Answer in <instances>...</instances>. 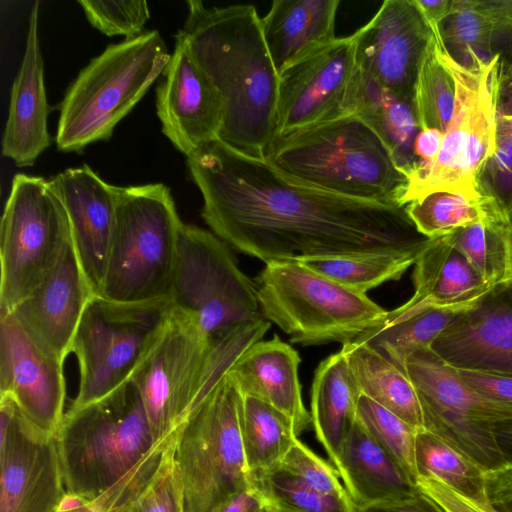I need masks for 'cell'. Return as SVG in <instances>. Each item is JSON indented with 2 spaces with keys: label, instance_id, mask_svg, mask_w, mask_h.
I'll return each instance as SVG.
<instances>
[{
  "label": "cell",
  "instance_id": "ee69618b",
  "mask_svg": "<svg viewBox=\"0 0 512 512\" xmlns=\"http://www.w3.org/2000/svg\"><path fill=\"white\" fill-rule=\"evenodd\" d=\"M280 464L323 493L349 497L337 469L298 438Z\"/></svg>",
  "mask_w": 512,
  "mask_h": 512
},
{
  "label": "cell",
  "instance_id": "681fc988",
  "mask_svg": "<svg viewBox=\"0 0 512 512\" xmlns=\"http://www.w3.org/2000/svg\"><path fill=\"white\" fill-rule=\"evenodd\" d=\"M269 504L253 482L211 512H268Z\"/></svg>",
  "mask_w": 512,
  "mask_h": 512
},
{
  "label": "cell",
  "instance_id": "44dd1931",
  "mask_svg": "<svg viewBox=\"0 0 512 512\" xmlns=\"http://www.w3.org/2000/svg\"><path fill=\"white\" fill-rule=\"evenodd\" d=\"M94 295L72 240L44 281L7 312L14 315L42 348L64 362Z\"/></svg>",
  "mask_w": 512,
  "mask_h": 512
},
{
  "label": "cell",
  "instance_id": "d590c367",
  "mask_svg": "<svg viewBox=\"0 0 512 512\" xmlns=\"http://www.w3.org/2000/svg\"><path fill=\"white\" fill-rule=\"evenodd\" d=\"M449 55L469 67L475 57L489 61L493 56V18L488 0H454L453 10L439 26Z\"/></svg>",
  "mask_w": 512,
  "mask_h": 512
},
{
  "label": "cell",
  "instance_id": "d6986e66",
  "mask_svg": "<svg viewBox=\"0 0 512 512\" xmlns=\"http://www.w3.org/2000/svg\"><path fill=\"white\" fill-rule=\"evenodd\" d=\"M174 50L156 89L163 134L186 158L219 140L225 108L222 97L178 31Z\"/></svg>",
  "mask_w": 512,
  "mask_h": 512
},
{
  "label": "cell",
  "instance_id": "6da1fadb",
  "mask_svg": "<svg viewBox=\"0 0 512 512\" xmlns=\"http://www.w3.org/2000/svg\"><path fill=\"white\" fill-rule=\"evenodd\" d=\"M201 216L228 246L265 264L382 253H422L405 206L333 194L294 181L220 140L186 158Z\"/></svg>",
  "mask_w": 512,
  "mask_h": 512
},
{
  "label": "cell",
  "instance_id": "e575fe53",
  "mask_svg": "<svg viewBox=\"0 0 512 512\" xmlns=\"http://www.w3.org/2000/svg\"><path fill=\"white\" fill-rule=\"evenodd\" d=\"M421 253H382L299 261L329 279L362 294L399 280Z\"/></svg>",
  "mask_w": 512,
  "mask_h": 512
},
{
  "label": "cell",
  "instance_id": "30bf717a",
  "mask_svg": "<svg viewBox=\"0 0 512 512\" xmlns=\"http://www.w3.org/2000/svg\"><path fill=\"white\" fill-rule=\"evenodd\" d=\"M243 394L228 372L178 428L173 461L184 512H211L252 482L242 441Z\"/></svg>",
  "mask_w": 512,
  "mask_h": 512
},
{
  "label": "cell",
  "instance_id": "7402d4cb",
  "mask_svg": "<svg viewBox=\"0 0 512 512\" xmlns=\"http://www.w3.org/2000/svg\"><path fill=\"white\" fill-rule=\"evenodd\" d=\"M49 182L65 208L79 262L97 294L115 229L120 187L104 181L86 164L68 168Z\"/></svg>",
  "mask_w": 512,
  "mask_h": 512
},
{
  "label": "cell",
  "instance_id": "db71d44e",
  "mask_svg": "<svg viewBox=\"0 0 512 512\" xmlns=\"http://www.w3.org/2000/svg\"><path fill=\"white\" fill-rule=\"evenodd\" d=\"M493 433L506 466L512 467V419L497 423Z\"/></svg>",
  "mask_w": 512,
  "mask_h": 512
},
{
  "label": "cell",
  "instance_id": "c3c4849f",
  "mask_svg": "<svg viewBox=\"0 0 512 512\" xmlns=\"http://www.w3.org/2000/svg\"><path fill=\"white\" fill-rule=\"evenodd\" d=\"M486 493L489 504L497 512H512V467L487 471Z\"/></svg>",
  "mask_w": 512,
  "mask_h": 512
},
{
  "label": "cell",
  "instance_id": "ac0fdd59",
  "mask_svg": "<svg viewBox=\"0 0 512 512\" xmlns=\"http://www.w3.org/2000/svg\"><path fill=\"white\" fill-rule=\"evenodd\" d=\"M360 70L385 89L413 102L432 29L414 0H385L353 34Z\"/></svg>",
  "mask_w": 512,
  "mask_h": 512
},
{
  "label": "cell",
  "instance_id": "8d00e7d4",
  "mask_svg": "<svg viewBox=\"0 0 512 512\" xmlns=\"http://www.w3.org/2000/svg\"><path fill=\"white\" fill-rule=\"evenodd\" d=\"M479 192L512 217V71L500 67L496 111V148L478 181Z\"/></svg>",
  "mask_w": 512,
  "mask_h": 512
},
{
  "label": "cell",
  "instance_id": "7dc6e473",
  "mask_svg": "<svg viewBox=\"0 0 512 512\" xmlns=\"http://www.w3.org/2000/svg\"><path fill=\"white\" fill-rule=\"evenodd\" d=\"M458 372L479 392L512 405V377L470 370H458Z\"/></svg>",
  "mask_w": 512,
  "mask_h": 512
},
{
  "label": "cell",
  "instance_id": "d6a6232c",
  "mask_svg": "<svg viewBox=\"0 0 512 512\" xmlns=\"http://www.w3.org/2000/svg\"><path fill=\"white\" fill-rule=\"evenodd\" d=\"M241 429L251 477L279 465L298 438L287 416L259 399L244 395Z\"/></svg>",
  "mask_w": 512,
  "mask_h": 512
},
{
  "label": "cell",
  "instance_id": "603a6c76",
  "mask_svg": "<svg viewBox=\"0 0 512 512\" xmlns=\"http://www.w3.org/2000/svg\"><path fill=\"white\" fill-rule=\"evenodd\" d=\"M39 5L35 2L29 14L25 51L12 84L2 138L3 156L12 159L19 167L32 166L51 144L50 111L38 34Z\"/></svg>",
  "mask_w": 512,
  "mask_h": 512
},
{
  "label": "cell",
  "instance_id": "11a10c76",
  "mask_svg": "<svg viewBox=\"0 0 512 512\" xmlns=\"http://www.w3.org/2000/svg\"><path fill=\"white\" fill-rule=\"evenodd\" d=\"M89 503L85 498L76 494L68 493L62 498L57 511L58 512H69L78 509Z\"/></svg>",
  "mask_w": 512,
  "mask_h": 512
},
{
  "label": "cell",
  "instance_id": "ffe728a7",
  "mask_svg": "<svg viewBox=\"0 0 512 512\" xmlns=\"http://www.w3.org/2000/svg\"><path fill=\"white\" fill-rule=\"evenodd\" d=\"M431 350L455 369L512 377V282L458 316Z\"/></svg>",
  "mask_w": 512,
  "mask_h": 512
},
{
  "label": "cell",
  "instance_id": "52a82bcc",
  "mask_svg": "<svg viewBox=\"0 0 512 512\" xmlns=\"http://www.w3.org/2000/svg\"><path fill=\"white\" fill-rule=\"evenodd\" d=\"M440 55L454 82V109L437 158L405 174L404 206L437 191L484 196L478 189L479 177L496 148L499 55L489 61L475 57L471 66L464 67L449 55L442 38Z\"/></svg>",
  "mask_w": 512,
  "mask_h": 512
},
{
  "label": "cell",
  "instance_id": "484cf974",
  "mask_svg": "<svg viewBox=\"0 0 512 512\" xmlns=\"http://www.w3.org/2000/svg\"><path fill=\"white\" fill-rule=\"evenodd\" d=\"M339 0H275L261 18L264 40L279 75L330 44Z\"/></svg>",
  "mask_w": 512,
  "mask_h": 512
},
{
  "label": "cell",
  "instance_id": "f35d334b",
  "mask_svg": "<svg viewBox=\"0 0 512 512\" xmlns=\"http://www.w3.org/2000/svg\"><path fill=\"white\" fill-rule=\"evenodd\" d=\"M251 479L269 506L280 512H355L349 497L323 493L281 464Z\"/></svg>",
  "mask_w": 512,
  "mask_h": 512
},
{
  "label": "cell",
  "instance_id": "680465c9",
  "mask_svg": "<svg viewBox=\"0 0 512 512\" xmlns=\"http://www.w3.org/2000/svg\"><path fill=\"white\" fill-rule=\"evenodd\" d=\"M268 512H280V511L269 506Z\"/></svg>",
  "mask_w": 512,
  "mask_h": 512
},
{
  "label": "cell",
  "instance_id": "74e56055",
  "mask_svg": "<svg viewBox=\"0 0 512 512\" xmlns=\"http://www.w3.org/2000/svg\"><path fill=\"white\" fill-rule=\"evenodd\" d=\"M430 27L432 37L419 68L413 104L420 129L445 132L454 109L455 87L440 55L439 26Z\"/></svg>",
  "mask_w": 512,
  "mask_h": 512
},
{
  "label": "cell",
  "instance_id": "d4e9b609",
  "mask_svg": "<svg viewBox=\"0 0 512 512\" xmlns=\"http://www.w3.org/2000/svg\"><path fill=\"white\" fill-rule=\"evenodd\" d=\"M298 352L278 335L247 348L229 369L244 396L259 399L287 416L297 436L312 426L298 378Z\"/></svg>",
  "mask_w": 512,
  "mask_h": 512
},
{
  "label": "cell",
  "instance_id": "2e32d148",
  "mask_svg": "<svg viewBox=\"0 0 512 512\" xmlns=\"http://www.w3.org/2000/svg\"><path fill=\"white\" fill-rule=\"evenodd\" d=\"M0 512H56L66 494L56 437L0 397Z\"/></svg>",
  "mask_w": 512,
  "mask_h": 512
},
{
  "label": "cell",
  "instance_id": "9f6ffc18",
  "mask_svg": "<svg viewBox=\"0 0 512 512\" xmlns=\"http://www.w3.org/2000/svg\"><path fill=\"white\" fill-rule=\"evenodd\" d=\"M506 282H512V217L505 231Z\"/></svg>",
  "mask_w": 512,
  "mask_h": 512
},
{
  "label": "cell",
  "instance_id": "f6af8a7d",
  "mask_svg": "<svg viewBox=\"0 0 512 512\" xmlns=\"http://www.w3.org/2000/svg\"><path fill=\"white\" fill-rule=\"evenodd\" d=\"M494 30L493 54H498L500 66L512 71V0H488Z\"/></svg>",
  "mask_w": 512,
  "mask_h": 512
},
{
  "label": "cell",
  "instance_id": "60d3db41",
  "mask_svg": "<svg viewBox=\"0 0 512 512\" xmlns=\"http://www.w3.org/2000/svg\"><path fill=\"white\" fill-rule=\"evenodd\" d=\"M357 419L416 485L418 475L415 464V434L417 430L362 394L358 401Z\"/></svg>",
  "mask_w": 512,
  "mask_h": 512
},
{
  "label": "cell",
  "instance_id": "5b68a950",
  "mask_svg": "<svg viewBox=\"0 0 512 512\" xmlns=\"http://www.w3.org/2000/svg\"><path fill=\"white\" fill-rule=\"evenodd\" d=\"M238 332L215 345L187 316L173 310L131 377L156 443L173 434L200 400L253 343Z\"/></svg>",
  "mask_w": 512,
  "mask_h": 512
},
{
  "label": "cell",
  "instance_id": "91938a15",
  "mask_svg": "<svg viewBox=\"0 0 512 512\" xmlns=\"http://www.w3.org/2000/svg\"><path fill=\"white\" fill-rule=\"evenodd\" d=\"M56 512H58V511H56Z\"/></svg>",
  "mask_w": 512,
  "mask_h": 512
},
{
  "label": "cell",
  "instance_id": "83f0119b",
  "mask_svg": "<svg viewBox=\"0 0 512 512\" xmlns=\"http://www.w3.org/2000/svg\"><path fill=\"white\" fill-rule=\"evenodd\" d=\"M360 396L341 350L319 363L311 387L310 415L315 436L335 468L343 442L357 419Z\"/></svg>",
  "mask_w": 512,
  "mask_h": 512
},
{
  "label": "cell",
  "instance_id": "b9f144b4",
  "mask_svg": "<svg viewBox=\"0 0 512 512\" xmlns=\"http://www.w3.org/2000/svg\"><path fill=\"white\" fill-rule=\"evenodd\" d=\"M89 23L107 36L122 35L132 39L143 34L150 17L144 0L91 1L79 0Z\"/></svg>",
  "mask_w": 512,
  "mask_h": 512
},
{
  "label": "cell",
  "instance_id": "1f68e13d",
  "mask_svg": "<svg viewBox=\"0 0 512 512\" xmlns=\"http://www.w3.org/2000/svg\"><path fill=\"white\" fill-rule=\"evenodd\" d=\"M415 464L417 478L437 480L468 499L489 504L486 471L463 451L435 433L426 429L416 431Z\"/></svg>",
  "mask_w": 512,
  "mask_h": 512
},
{
  "label": "cell",
  "instance_id": "f907efd6",
  "mask_svg": "<svg viewBox=\"0 0 512 512\" xmlns=\"http://www.w3.org/2000/svg\"><path fill=\"white\" fill-rule=\"evenodd\" d=\"M355 512H445L435 501L420 490L412 497L355 508Z\"/></svg>",
  "mask_w": 512,
  "mask_h": 512
},
{
  "label": "cell",
  "instance_id": "f546056e",
  "mask_svg": "<svg viewBox=\"0 0 512 512\" xmlns=\"http://www.w3.org/2000/svg\"><path fill=\"white\" fill-rule=\"evenodd\" d=\"M354 113L383 140L404 174L417 163L413 145L420 127L413 102L385 89L360 70Z\"/></svg>",
  "mask_w": 512,
  "mask_h": 512
},
{
  "label": "cell",
  "instance_id": "5bb4252c",
  "mask_svg": "<svg viewBox=\"0 0 512 512\" xmlns=\"http://www.w3.org/2000/svg\"><path fill=\"white\" fill-rule=\"evenodd\" d=\"M405 372L419 395L426 430L453 444L486 472L506 466L493 427L512 419L511 404L473 388L431 348L413 353Z\"/></svg>",
  "mask_w": 512,
  "mask_h": 512
},
{
  "label": "cell",
  "instance_id": "bcb514c9",
  "mask_svg": "<svg viewBox=\"0 0 512 512\" xmlns=\"http://www.w3.org/2000/svg\"><path fill=\"white\" fill-rule=\"evenodd\" d=\"M416 486L445 512H497L490 504H482L468 499L445 484L431 478L418 477Z\"/></svg>",
  "mask_w": 512,
  "mask_h": 512
},
{
  "label": "cell",
  "instance_id": "816d5d0a",
  "mask_svg": "<svg viewBox=\"0 0 512 512\" xmlns=\"http://www.w3.org/2000/svg\"><path fill=\"white\" fill-rule=\"evenodd\" d=\"M443 138L444 132L439 129H420L413 145L414 156L417 160L414 166L433 162L439 154Z\"/></svg>",
  "mask_w": 512,
  "mask_h": 512
},
{
  "label": "cell",
  "instance_id": "9a60e30c",
  "mask_svg": "<svg viewBox=\"0 0 512 512\" xmlns=\"http://www.w3.org/2000/svg\"><path fill=\"white\" fill-rule=\"evenodd\" d=\"M359 76L353 35L285 69L279 75L276 136L354 113Z\"/></svg>",
  "mask_w": 512,
  "mask_h": 512
},
{
  "label": "cell",
  "instance_id": "7c38bea8",
  "mask_svg": "<svg viewBox=\"0 0 512 512\" xmlns=\"http://www.w3.org/2000/svg\"><path fill=\"white\" fill-rule=\"evenodd\" d=\"M169 299L212 345L262 318L255 283L240 269L229 246L195 225L183 223L180 228Z\"/></svg>",
  "mask_w": 512,
  "mask_h": 512
},
{
  "label": "cell",
  "instance_id": "277c9868",
  "mask_svg": "<svg viewBox=\"0 0 512 512\" xmlns=\"http://www.w3.org/2000/svg\"><path fill=\"white\" fill-rule=\"evenodd\" d=\"M55 437L66 492L89 502L123 481L159 443L131 380L102 399L68 409Z\"/></svg>",
  "mask_w": 512,
  "mask_h": 512
},
{
  "label": "cell",
  "instance_id": "836d02e7",
  "mask_svg": "<svg viewBox=\"0 0 512 512\" xmlns=\"http://www.w3.org/2000/svg\"><path fill=\"white\" fill-rule=\"evenodd\" d=\"M460 315L449 310L429 309L402 319L385 318L354 341L370 346L405 371L407 359L418 350L431 348Z\"/></svg>",
  "mask_w": 512,
  "mask_h": 512
},
{
  "label": "cell",
  "instance_id": "f1b7e54d",
  "mask_svg": "<svg viewBox=\"0 0 512 512\" xmlns=\"http://www.w3.org/2000/svg\"><path fill=\"white\" fill-rule=\"evenodd\" d=\"M341 351L362 395L394 413L415 430L425 429L419 395L403 369L364 343H346Z\"/></svg>",
  "mask_w": 512,
  "mask_h": 512
},
{
  "label": "cell",
  "instance_id": "f5cc1de1",
  "mask_svg": "<svg viewBox=\"0 0 512 512\" xmlns=\"http://www.w3.org/2000/svg\"><path fill=\"white\" fill-rule=\"evenodd\" d=\"M430 26H440L453 10L454 0H414Z\"/></svg>",
  "mask_w": 512,
  "mask_h": 512
},
{
  "label": "cell",
  "instance_id": "6f0895ef",
  "mask_svg": "<svg viewBox=\"0 0 512 512\" xmlns=\"http://www.w3.org/2000/svg\"><path fill=\"white\" fill-rule=\"evenodd\" d=\"M69 512H99L90 502L86 505Z\"/></svg>",
  "mask_w": 512,
  "mask_h": 512
},
{
  "label": "cell",
  "instance_id": "ab89813d",
  "mask_svg": "<svg viewBox=\"0 0 512 512\" xmlns=\"http://www.w3.org/2000/svg\"><path fill=\"white\" fill-rule=\"evenodd\" d=\"M506 227L479 222L443 236L487 283L506 282Z\"/></svg>",
  "mask_w": 512,
  "mask_h": 512
},
{
  "label": "cell",
  "instance_id": "4316f807",
  "mask_svg": "<svg viewBox=\"0 0 512 512\" xmlns=\"http://www.w3.org/2000/svg\"><path fill=\"white\" fill-rule=\"evenodd\" d=\"M355 508L406 499L419 489L356 419L336 467Z\"/></svg>",
  "mask_w": 512,
  "mask_h": 512
},
{
  "label": "cell",
  "instance_id": "7a4b0ae2",
  "mask_svg": "<svg viewBox=\"0 0 512 512\" xmlns=\"http://www.w3.org/2000/svg\"><path fill=\"white\" fill-rule=\"evenodd\" d=\"M186 4L188 13L180 32L224 103L219 140L264 158L277 133L279 73L256 8L248 4L206 7L199 0Z\"/></svg>",
  "mask_w": 512,
  "mask_h": 512
},
{
  "label": "cell",
  "instance_id": "8fae6325",
  "mask_svg": "<svg viewBox=\"0 0 512 512\" xmlns=\"http://www.w3.org/2000/svg\"><path fill=\"white\" fill-rule=\"evenodd\" d=\"M173 310L169 298L122 303L95 294L71 346L79 366V385L69 409L102 399L128 382Z\"/></svg>",
  "mask_w": 512,
  "mask_h": 512
},
{
  "label": "cell",
  "instance_id": "cb8c5ba5",
  "mask_svg": "<svg viewBox=\"0 0 512 512\" xmlns=\"http://www.w3.org/2000/svg\"><path fill=\"white\" fill-rule=\"evenodd\" d=\"M414 293L386 319L406 318L429 309L463 314L496 287L485 282L444 237L435 238L414 264Z\"/></svg>",
  "mask_w": 512,
  "mask_h": 512
},
{
  "label": "cell",
  "instance_id": "8992f818",
  "mask_svg": "<svg viewBox=\"0 0 512 512\" xmlns=\"http://www.w3.org/2000/svg\"><path fill=\"white\" fill-rule=\"evenodd\" d=\"M170 57L157 30L108 45L79 72L60 103L58 150L80 152L109 139L163 73Z\"/></svg>",
  "mask_w": 512,
  "mask_h": 512
},
{
  "label": "cell",
  "instance_id": "9c48e42d",
  "mask_svg": "<svg viewBox=\"0 0 512 512\" xmlns=\"http://www.w3.org/2000/svg\"><path fill=\"white\" fill-rule=\"evenodd\" d=\"M261 315L294 344L354 341L377 327L388 311L299 261L265 264L254 279Z\"/></svg>",
  "mask_w": 512,
  "mask_h": 512
},
{
  "label": "cell",
  "instance_id": "4dcf8cb0",
  "mask_svg": "<svg viewBox=\"0 0 512 512\" xmlns=\"http://www.w3.org/2000/svg\"><path fill=\"white\" fill-rule=\"evenodd\" d=\"M405 209L416 230L429 239L479 222L508 226L501 210L486 196L471 198L458 192L437 191L408 203Z\"/></svg>",
  "mask_w": 512,
  "mask_h": 512
},
{
  "label": "cell",
  "instance_id": "7bdbcfd3",
  "mask_svg": "<svg viewBox=\"0 0 512 512\" xmlns=\"http://www.w3.org/2000/svg\"><path fill=\"white\" fill-rule=\"evenodd\" d=\"M173 449L155 477L117 512H184Z\"/></svg>",
  "mask_w": 512,
  "mask_h": 512
},
{
  "label": "cell",
  "instance_id": "3957f363",
  "mask_svg": "<svg viewBox=\"0 0 512 512\" xmlns=\"http://www.w3.org/2000/svg\"><path fill=\"white\" fill-rule=\"evenodd\" d=\"M264 159L305 185L404 206L406 175L383 140L355 113L276 136Z\"/></svg>",
  "mask_w": 512,
  "mask_h": 512
},
{
  "label": "cell",
  "instance_id": "e0dca14e",
  "mask_svg": "<svg viewBox=\"0 0 512 512\" xmlns=\"http://www.w3.org/2000/svg\"><path fill=\"white\" fill-rule=\"evenodd\" d=\"M63 366L12 313L0 310V397L11 399L29 423L52 436L66 413Z\"/></svg>",
  "mask_w": 512,
  "mask_h": 512
},
{
  "label": "cell",
  "instance_id": "ba28073f",
  "mask_svg": "<svg viewBox=\"0 0 512 512\" xmlns=\"http://www.w3.org/2000/svg\"><path fill=\"white\" fill-rule=\"evenodd\" d=\"M182 224L164 184L120 187L115 229L97 295L122 303L169 298Z\"/></svg>",
  "mask_w": 512,
  "mask_h": 512
},
{
  "label": "cell",
  "instance_id": "4fadbf2b",
  "mask_svg": "<svg viewBox=\"0 0 512 512\" xmlns=\"http://www.w3.org/2000/svg\"><path fill=\"white\" fill-rule=\"evenodd\" d=\"M71 242L67 213L50 182L17 173L0 226V310L11 311L29 296Z\"/></svg>",
  "mask_w": 512,
  "mask_h": 512
}]
</instances>
